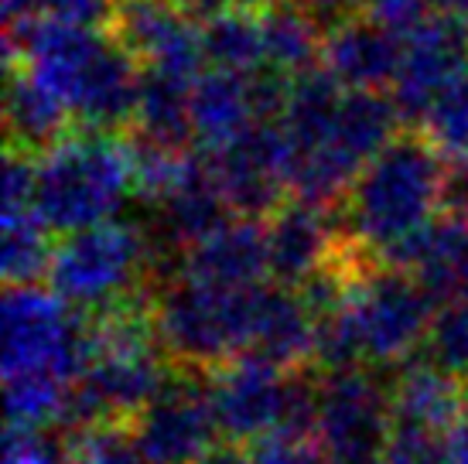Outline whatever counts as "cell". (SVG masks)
<instances>
[{"mask_svg": "<svg viewBox=\"0 0 468 464\" xmlns=\"http://www.w3.org/2000/svg\"><path fill=\"white\" fill-rule=\"evenodd\" d=\"M428 123L431 137L441 147H468V72L438 96Z\"/></svg>", "mask_w": 468, "mask_h": 464, "instance_id": "7402d4cb", "label": "cell"}, {"mask_svg": "<svg viewBox=\"0 0 468 464\" xmlns=\"http://www.w3.org/2000/svg\"><path fill=\"white\" fill-rule=\"evenodd\" d=\"M253 464H328L325 451L304 440V434H284L273 430L261 440L253 454Z\"/></svg>", "mask_w": 468, "mask_h": 464, "instance_id": "d4e9b609", "label": "cell"}, {"mask_svg": "<svg viewBox=\"0 0 468 464\" xmlns=\"http://www.w3.org/2000/svg\"><path fill=\"white\" fill-rule=\"evenodd\" d=\"M383 464H452V458H448V444H441L438 434L400 427L387 444Z\"/></svg>", "mask_w": 468, "mask_h": 464, "instance_id": "603a6c76", "label": "cell"}, {"mask_svg": "<svg viewBox=\"0 0 468 464\" xmlns=\"http://www.w3.org/2000/svg\"><path fill=\"white\" fill-rule=\"evenodd\" d=\"M4 373L14 424H35L58 403V383L79 365L66 314L38 290H14L4 308Z\"/></svg>", "mask_w": 468, "mask_h": 464, "instance_id": "6da1fadb", "label": "cell"}, {"mask_svg": "<svg viewBox=\"0 0 468 464\" xmlns=\"http://www.w3.org/2000/svg\"><path fill=\"white\" fill-rule=\"evenodd\" d=\"M202 52L208 62L219 65V72H236L247 76L263 58V31L261 21L250 17L247 11H216L208 14L202 27Z\"/></svg>", "mask_w": 468, "mask_h": 464, "instance_id": "e0dca14e", "label": "cell"}, {"mask_svg": "<svg viewBox=\"0 0 468 464\" xmlns=\"http://www.w3.org/2000/svg\"><path fill=\"white\" fill-rule=\"evenodd\" d=\"M434 355L448 369H468V308L441 314L434 324Z\"/></svg>", "mask_w": 468, "mask_h": 464, "instance_id": "484cf974", "label": "cell"}, {"mask_svg": "<svg viewBox=\"0 0 468 464\" xmlns=\"http://www.w3.org/2000/svg\"><path fill=\"white\" fill-rule=\"evenodd\" d=\"M261 267H267V236L250 222L219 226L192 257L196 280L216 287H253Z\"/></svg>", "mask_w": 468, "mask_h": 464, "instance_id": "4fadbf2b", "label": "cell"}, {"mask_svg": "<svg viewBox=\"0 0 468 464\" xmlns=\"http://www.w3.org/2000/svg\"><path fill=\"white\" fill-rule=\"evenodd\" d=\"M322 451L328 464H383L387 454V403L373 379L335 375L318 403Z\"/></svg>", "mask_w": 468, "mask_h": 464, "instance_id": "52a82bcc", "label": "cell"}, {"mask_svg": "<svg viewBox=\"0 0 468 464\" xmlns=\"http://www.w3.org/2000/svg\"><path fill=\"white\" fill-rule=\"evenodd\" d=\"M444 185L448 178L428 143H390L352 185V226L363 239L393 249L424 229L431 208H438V198H444Z\"/></svg>", "mask_w": 468, "mask_h": 464, "instance_id": "7a4b0ae2", "label": "cell"}, {"mask_svg": "<svg viewBox=\"0 0 468 464\" xmlns=\"http://www.w3.org/2000/svg\"><path fill=\"white\" fill-rule=\"evenodd\" d=\"M263 31V58L277 69H301L312 62L314 48H318V27L308 14L294 7L277 4L261 17Z\"/></svg>", "mask_w": 468, "mask_h": 464, "instance_id": "ffe728a7", "label": "cell"}, {"mask_svg": "<svg viewBox=\"0 0 468 464\" xmlns=\"http://www.w3.org/2000/svg\"><path fill=\"white\" fill-rule=\"evenodd\" d=\"M349 324L356 348L369 355H400L428 322V297L397 273L379 277L346 311H338Z\"/></svg>", "mask_w": 468, "mask_h": 464, "instance_id": "9c48e42d", "label": "cell"}, {"mask_svg": "<svg viewBox=\"0 0 468 464\" xmlns=\"http://www.w3.org/2000/svg\"><path fill=\"white\" fill-rule=\"evenodd\" d=\"M127 185V161L100 137L58 147L35 174L31 212L45 226L92 229L117 208Z\"/></svg>", "mask_w": 468, "mask_h": 464, "instance_id": "3957f363", "label": "cell"}, {"mask_svg": "<svg viewBox=\"0 0 468 464\" xmlns=\"http://www.w3.org/2000/svg\"><path fill=\"white\" fill-rule=\"evenodd\" d=\"M291 389L277 379L271 362L250 359L212 389V406L229 434H263L281 430L291 410Z\"/></svg>", "mask_w": 468, "mask_h": 464, "instance_id": "8fae6325", "label": "cell"}, {"mask_svg": "<svg viewBox=\"0 0 468 464\" xmlns=\"http://www.w3.org/2000/svg\"><path fill=\"white\" fill-rule=\"evenodd\" d=\"M7 219V249H4V270L14 280H27L55 257L41 239V219L35 212H4Z\"/></svg>", "mask_w": 468, "mask_h": 464, "instance_id": "44dd1931", "label": "cell"}, {"mask_svg": "<svg viewBox=\"0 0 468 464\" xmlns=\"http://www.w3.org/2000/svg\"><path fill=\"white\" fill-rule=\"evenodd\" d=\"M314 335L304 311L298 301L284 294H263L257 297V314H253V335H250V359L284 365V362L304 355V348L312 345Z\"/></svg>", "mask_w": 468, "mask_h": 464, "instance_id": "9a60e30c", "label": "cell"}, {"mask_svg": "<svg viewBox=\"0 0 468 464\" xmlns=\"http://www.w3.org/2000/svg\"><path fill=\"white\" fill-rule=\"evenodd\" d=\"M448 458H452V464H468V420H462L455 438L448 440Z\"/></svg>", "mask_w": 468, "mask_h": 464, "instance_id": "4dcf8cb0", "label": "cell"}, {"mask_svg": "<svg viewBox=\"0 0 468 464\" xmlns=\"http://www.w3.org/2000/svg\"><path fill=\"white\" fill-rule=\"evenodd\" d=\"M444 202H452L458 212H468V164L444 185Z\"/></svg>", "mask_w": 468, "mask_h": 464, "instance_id": "83f0119b", "label": "cell"}, {"mask_svg": "<svg viewBox=\"0 0 468 464\" xmlns=\"http://www.w3.org/2000/svg\"><path fill=\"white\" fill-rule=\"evenodd\" d=\"M458 413V386L448 375L434 373V369H420V373L403 379L400 393H397V417L400 427H417V430H431L438 434L448 427Z\"/></svg>", "mask_w": 468, "mask_h": 464, "instance_id": "ac0fdd59", "label": "cell"}, {"mask_svg": "<svg viewBox=\"0 0 468 464\" xmlns=\"http://www.w3.org/2000/svg\"><path fill=\"white\" fill-rule=\"evenodd\" d=\"M431 4L434 0H366V14L373 25L387 27L397 38H407L431 17Z\"/></svg>", "mask_w": 468, "mask_h": 464, "instance_id": "cb8c5ba5", "label": "cell"}, {"mask_svg": "<svg viewBox=\"0 0 468 464\" xmlns=\"http://www.w3.org/2000/svg\"><path fill=\"white\" fill-rule=\"evenodd\" d=\"M325 253V226L308 208H287L267 229V267L281 280H301Z\"/></svg>", "mask_w": 468, "mask_h": 464, "instance_id": "2e32d148", "label": "cell"}, {"mask_svg": "<svg viewBox=\"0 0 468 464\" xmlns=\"http://www.w3.org/2000/svg\"><path fill=\"white\" fill-rule=\"evenodd\" d=\"M208 7H212V14L216 11H271V7H277L281 0H206Z\"/></svg>", "mask_w": 468, "mask_h": 464, "instance_id": "f1b7e54d", "label": "cell"}, {"mask_svg": "<svg viewBox=\"0 0 468 464\" xmlns=\"http://www.w3.org/2000/svg\"><path fill=\"white\" fill-rule=\"evenodd\" d=\"M196 464H253L250 458L236 451V448H208Z\"/></svg>", "mask_w": 468, "mask_h": 464, "instance_id": "f546056e", "label": "cell"}, {"mask_svg": "<svg viewBox=\"0 0 468 464\" xmlns=\"http://www.w3.org/2000/svg\"><path fill=\"white\" fill-rule=\"evenodd\" d=\"M403 62V45L387 27L366 21H342L325 38L328 72L356 90L377 92L383 82H397Z\"/></svg>", "mask_w": 468, "mask_h": 464, "instance_id": "7c38bea8", "label": "cell"}, {"mask_svg": "<svg viewBox=\"0 0 468 464\" xmlns=\"http://www.w3.org/2000/svg\"><path fill=\"white\" fill-rule=\"evenodd\" d=\"M257 297L261 290L253 287H216L206 280L178 287L161 311L165 342L196 359H216L233 348H250Z\"/></svg>", "mask_w": 468, "mask_h": 464, "instance_id": "277c9868", "label": "cell"}, {"mask_svg": "<svg viewBox=\"0 0 468 464\" xmlns=\"http://www.w3.org/2000/svg\"><path fill=\"white\" fill-rule=\"evenodd\" d=\"M356 4H366V0H298V7L312 17L314 25H318V21H335V25L349 21L346 14H349Z\"/></svg>", "mask_w": 468, "mask_h": 464, "instance_id": "4316f807", "label": "cell"}, {"mask_svg": "<svg viewBox=\"0 0 468 464\" xmlns=\"http://www.w3.org/2000/svg\"><path fill=\"white\" fill-rule=\"evenodd\" d=\"M137 267V243L127 229H86L52 257V284L69 301H106Z\"/></svg>", "mask_w": 468, "mask_h": 464, "instance_id": "30bf717a", "label": "cell"}, {"mask_svg": "<svg viewBox=\"0 0 468 464\" xmlns=\"http://www.w3.org/2000/svg\"><path fill=\"white\" fill-rule=\"evenodd\" d=\"M113 41L133 58H144L154 72L192 79L202 52V31L182 0H113L110 11Z\"/></svg>", "mask_w": 468, "mask_h": 464, "instance_id": "8992f818", "label": "cell"}, {"mask_svg": "<svg viewBox=\"0 0 468 464\" xmlns=\"http://www.w3.org/2000/svg\"><path fill=\"white\" fill-rule=\"evenodd\" d=\"M7 116H11V130L21 141L31 143V147H41V143H52L58 137L66 103L52 90H45L31 72H25L21 79L11 82Z\"/></svg>", "mask_w": 468, "mask_h": 464, "instance_id": "d6986e66", "label": "cell"}, {"mask_svg": "<svg viewBox=\"0 0 468 464\" xmlns=\"http://www.w3.org/2000/svg\"><path fill=\"white\" fill-rule=\"evenodd\" d=\"M216 420L212 393L196 383H175L157 393L141 427H137V451L147 464H196L206 454L208 434Z\"/></svg>", "mask_w": 468, "mask_h": 464, "instance_id": "ba28073f", "label": "cell"}, {"mask_svg": "<svg viewBox=\"0 0 468 464\" xmlns=\"http://www.w3.org/2000/svg\"><path fill=\"white\" fill-rule=\"evenodd\" d=\"M468 72V17L431 14L424 25L403 38V62L397 72L393 103L400 113L428 116L452 82Z\"/></svg>", "mask_w": 468, "mask_h": 464, "instance_id": "5b68a950", "label": "cell"}, {"mask_svg": "<svg viewBox=\"0 0 468 464\" xmlns=\"http://www.w3.org/2000/svg\"><path fill=\"white\" fill-rule=\"evenodd\" d=\"M253 116L257 110H253V92H250L247 76L212 72L192 86V127L198 137L216 143L219 151L250 127Z\"/></svg>", "mask_w": 468, "mask_h": 464, "instance_id": "5bb4252c", "label": "cell"}]
</instances>
